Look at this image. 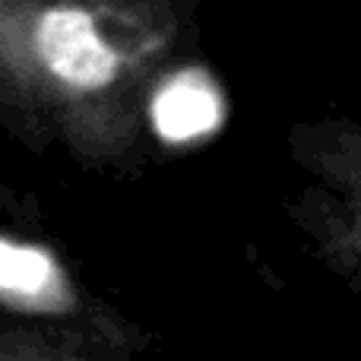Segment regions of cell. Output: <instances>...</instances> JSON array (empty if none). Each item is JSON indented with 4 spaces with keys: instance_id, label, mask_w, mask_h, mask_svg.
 I'll use <instances>...</instances> for the list:
<instances>
[{
    "instance_id": "6da1fadb",
    "label": "cell",
    "mask_w": 361,
    "mask_h": 361,
    "mask_svg": "<svg viewBox=\"0 0 361 361\" xmlns=\"http://www.w3.org/2000/svg\"><path fill=\"white\" fill-rule=\"evenodd\" d=\"M32 61L67 92H102L124 73V51L105 35L92 6L57 4L35 13Z\"/></svg>"
},
{
    "instance_id": "7a4b0ae2",
    "label": "cell",
    "mask_w": 361,
    "mask_h": 361,
    "mask_svg": "<svg viewBox=\"0 0 361 361\" xmlns=\"http://www.w3.org/2000/svg\"><path fill=\"white\" fill-rule=\"evenodd\" d=\"M149 121L159 140L171 146L197 143L222 127L225 99L209 73L180 70L156 89L149 105Z\"/></svg>"
},
{
    "instance_id": "3957f363",
    "label": "cell",
    "mask_w": 361,
    "mask_h": 361,
    "mask_svg": "<svg viewBox=\"0 0 361 361\" xmlns=\"http://www.w3.org/2000/svg\"><path fill=\"white\" fill-rule=\"evenodd\" d=\"M0 301L38 314L67 311L70 286L51 250L0 238Z\"/></svg>"
},
{
    "instance_id": "277c9868",
    "label": "cell",
    "mask_w": 361,
    "mask_h": 361,
    "mask_svg": "<svg viewBox=\"0 0 361 361\" xmlns=\"http://www.w3.org/2000/svg\"><path fill=\"white\" fill-rule=\"evenodd\" d=\"M343 180H345V187H349V203H352V238H355V244L361 250V143L345 149Z\"/></svg>"
}]
</instances>
